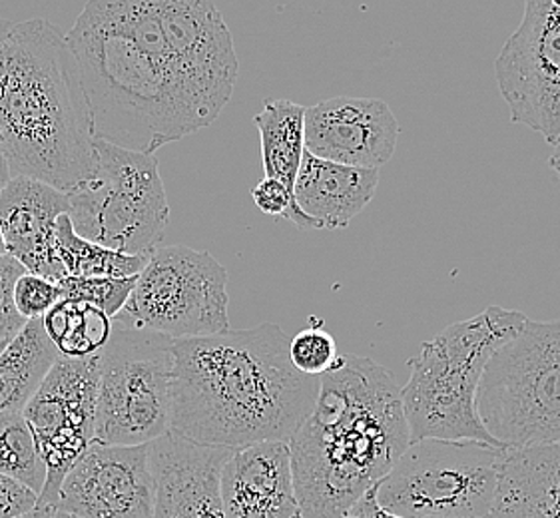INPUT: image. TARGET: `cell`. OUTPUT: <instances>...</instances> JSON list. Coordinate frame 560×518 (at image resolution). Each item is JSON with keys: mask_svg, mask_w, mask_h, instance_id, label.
<instances>
[{"mask_svg": "<svg viewBox=\"0 0 560 518\" xmlns=\"http://www.w3.org/2000/svg\"><path fill=\"white\" fill-rule=\"evenodd\" d=\"M170 431L206 447L285 440L312 413L322 377L298 372L276 323L228 329L172 345Z\"/></svg>", "mask_w": 560, "mask_h": 518, "instance_id": "6da1fadb", "label": "cell"}, {"mask_svg": "<svg viewBox=\"0 0 560 518\" xmlns=\"http://www.w3.org/2000/svg\"><path fill=\"white\" fill-rule=\"evenodd\" d=\"M401 389L377 361L341 353L290 439L302 518H339L409 447Z\"/></svg>", "mask_w": 560, "mask_h": 518, "instance_id": "7a4b0ae2", "label": "cell"}, {"mask_svg": "<svg viewBox=\"0 0 560 518\" xmlns=\"http://www.w3.org/2000/svg\"><path fill=\"white\" fill-rule=\"evenodd\" d=\"M94 122L79 62L46 19L12 24L0 43V148L11 178L70 192L89 176Z\"/></svg>", "mask_w": 560, "mask_h": 518, "instance_id": "3957f363", "label": "cell"}, {"mask_svg": "<svg viewBox=\"0 0 560 518\" xmlns=\"http://www.w3.org/2000/svg\"><path fill=\"white\" fill-rule=\"evenodd\" d=\"M67 40L84 82L96 140L142 154L202 130L176 82L152 52L89 0Z\"/></svg>", "mask_w": 560, "mask_h": 518, "instance_id": "277c9868", "label": "cell"}, {"mask_svg": "<svg viewBox=\"0 0 560 518\" xmlns=\"http://www.w3.org/2000/svg\"><path fill=\"white\" fill-rule=\"evenodd\" d=\"M527 319L516 309L491 305L421 343L407 363L409 381L401 387L411 443L477 440L501 447L482 427L477 389L494 351L515 338Z\"/></svg>", "mask_w": 560, "mask_h": 518, "instance_id": "5b68a950", "label": "cell"}, {"mask_svg": "<svg viewBox=\"0 0 560 518\" xmlns=\"http://www.w3.org/2000/svg\"><path fill=\"white\" fill-rule=\"evenodd\" d=\"M477 413L504 449L560 445V319H527L494 351L477 389Z\"/></svg>", "mask_w": 560, "mask_h": 518, "instance_id": "8992f818", "label": "cell"}, {"mask_svg": "<svg viewBox=\"0 0 560 518\" xmlns=\"http://www.w3.org/2000/svg\"><path fill=\"white\" fill-rule=\"evenodd\" d=\"M156 154L96 140L89 176L68 198L80 237L128 256H152L170 222V203Z\"/></svg>", "mask_w": 560, "mask_h": 518, "instance_id": "52a82bcc", "label": "cell"}, {"mask_svg": "<svg viewBox=\"0 0 560 518\" xmlns=\"http://www.w3.org/2000/svg\"><path fill=\"white\" fill-rule=\"evenodd\" d=\"M504 451L477 440L409 443L375 486L377 503L404 518H489Z\"/></svg>", "mask_w": 560, "mask_h": 518, "instance_id": "ba28073f", "label": "cell"}, {"mask_svg": "<svg viewBox=\"0 0 560 518\" xmlns=\"http://www.w3.org/2000/svg\"><path fill=\"white\" fill-rule=\"evenodd\" d=\"M113 338L98 353L94 440L148 445L170 433L174 341L113 319Z\"/></svg>", "mask_w": 560, "mask_h": 518, "instance_id": "9c48e42d", "label": "cell"}, {"mask_svg": "<svg viewBox=\"0 0 560 518\" xmlns=\"http://www.w3.org/2000/svg\"><path fill=\"white\" fill-rule=\"evenodd\" d=\"M228 270L210 251L156 248L116 317L164 338H208L230 329Z\"/></svg>", "mask_w": 560, "mask_h": 518, "instance_id": "30bf717a", "label": "cell"}, {"mask_svg": "<svg viewBox=\"0 0 560 518\" xmlns=\"http://www.w3.org/2000/svg\"><path fill=\"white\" fill-rule=\"evenodd\" d=\"M170 67L198 122L218 120L237 82L236 48L212 0H154Z\"/></svg>", "mask_w": 560, "mask_h": 518, "instance_id": "8fae6325", "label": "cell"}, {"mask_svg": "<svg viewBox=\"0 0 560 518\" xmlns=\"http://www.w3.org/2000/svg\"><path fill=\"white\" fill-rule=\"evenodd\" d=\"M511 122L549 144L560 142V11L549 0H525L521 24L494 60Z\"/></svg>", "mask_w": 560, "mask_h": 518, "instance_id": "7c38bea8", "label": "cell"}, {"mask_svg": "<svg viewBox=\"0 0 560 518\" xmlns=\"http://www.w3.org/2000/svg\"><path fill=\"white\" fill-rule=\"evenodd\" d=\"M98 391V355L89 360L58 357L38 391L24 405L46 467V485L38 503L55 507L58 491L72 464L94 443Z\"/></svg>", "mask_w": 560, "mask_h": 518, "instance_id": "4fadbf2b", "label": "cell"}, {"mask_svg": "<svg viewBox=\"0 0 560 518\" xmlns=\"http://www.w3.org/2000/svg\"><path fill=\"white\" fill-rule=\"evenodd\" d=\"M148 445L94 440L65 476L55 508L74 518H152L156 483Z\"/></svg>", "mask_w": 560, "mask_h": 518, "instance_id": "5bb4252c", "label": "cell"}, {"mask_svg": "<svg viewBox=\"0 0 560 518\" xmlns=\"http://www.w3.org/2000/svg\"><path fill=\"white\" fill-rule=\"evenodd\" d=\"M399 122L380 98L337 96L305 108V150L317 158L380 169L393 158Z\"/></svg>", "mask_w": 560, "mask_h": 518, "instance_id": "9a60e30c", "label": "cell"}, {"mask_svg": "<svg viewBox=\"0 0 560 518\" xmlns=\"http://www.w3.org/2000/svg\"><path fill=\"white\" fill-rule=\"evenodd\" d=\"M148 447L156 483L152 518H225L220 471L234 449L206 447L174 431Z\"/></svg>", "mask_w": 560, "mask_h": 518, "instance_id": "2e32d148", "label": "cell"}, {"mask_svg": "<svg viewBox=\"0 0 560 518\" xmlns=\"http://www.w3.org/2000/svg\"><path fill=\"white\" fill-rule=\"evenodd\" d=\"M220 496L225 518H302L290 445L261 440L234 449L220 471Z\"/></svg>", "mask_w": 560, "mask_h": 518, "instance_id": "e0dca14e", "label": "cell"}, {"mask_svg": "<svg viewBox=\"0 0 560 518\" xmlns=\"http://www.w3.org/2000/svg\"><path fill=\"white\" fill-rule=\"evenodd\" d=\"M68 214L67 193L45 181L14 176L0 190V229L7 254L48 282L65 280L58 261L57 224Z\"/></svg>", "mask_w": 560, "mask_h": 518, "instance_id": "ac0fdd59", "label": "cell"}, {"mask_svg": "<svg viewBox=\"0 0 560 518\" xmlns=\"http://www.w3.org/2000/svg\"><path fill=\"white\" fill-rule=\"evenodd\" d=\"M377 186L380 169L337 164L305 150L293 200L317 229H339L370 205Z\"/></svg>", "mask_w": 560, "mask_h": 518, "instance_id": "d6986e66", "label": "cell"}, {"mask_svg": "<svg viewBox=\"0 0 560 518\" xmlns=\"http://www.w3.org/2000/svg\"><path fill=\"white\" fill-rule=\"evenodd\" d=\"M489 518H560V445L504 451Z\"/></svg>", "mask_w": 560, "mask_h": 518, "instance_id": "ffe728a7", "label": "cell"}, {"mask_svg": "<svg viewBox=\"0 0 560 518\" xmlns=\"http://www.w3.org/2000/svg\"><path fill=\"white\" fill-rule=\"evenodd\" d=\"M58 357L43 319L26 321L0 351V413L23 411Z\"/></svg>", "mask_w": 560, "mask_h": 518, "instance_id": "44dd1931", "label": "cell"}, {"mask_svg": "<svg viewBox=\"0 0 560 518\" xmlns=\"http://www.w3.org/2000/svg\"><path fill=\"white\" fill-rule=\"evenodd\" d=\"M254 125L261 140L266 178L280 181L293 193L305 152V108L292 101H266Z\"/></svg>", "mask_w": 560, "mask_h": 518, "instance_id": "7402d4cb", "label": "cell"}, {"mask_svg": "<svg viewBox=\"0 0 560 518\" xmlns=\"http://www.w3.org/2000/svg\"><path fill=\"white\" fill-rule=\"evenodd\" d=\"M43 326L60 357L89 360L106 348L114 323L98 307L62 297L43 317Z\"/></svg>", "mask_w": 560, "mask_h": 518, "instance_id": "603a6c76", "label": "cell"}, {"mask_svg": "<svg viewBox=\"0 0 560 518\" xmlns=\"http://www.w3.org/2000/svg\"><path fill=\"white\" fill-rule=\"evenodd\" d=\"M57 254L65 278H135L144 270L150 258L128 256L80 237L68 214L58 217Z\"/></svg>", "mask_w": 560, "mask_h": 518, "instance_id": "cb8c5ba5", "label": "cell"}, {"mask_svg": "<svg viewBox=\"0 0 560 518\" xmlns=\"http://www.w3.org/2000/svg\"><path fill=\"white\" fill-rule=\"evenodd\" d=\"M0 474L40 496L46 485V467L23 411L0 413Z\"/></svg>", "mask_w": 560, "mask_h": 518, "instance_id": "d4e9b609", "label": "cell"}, {"mask_svg": "<svg viewBox=\"0 0 560 518\" xmlns=\"http://www.w3.org/2000/svg\"><path fill=\"white\" fill-rule=\"evenodd\" d=\"M135 278H79L70 275L58 282L62 297L94 305L108 317H116L124 309L135 290Z\"/></svg>", "mask_w": 560, "mask_h": 518, "instance_id": "484cf974", "label": "cell"}, {"mask_svg": "<svg viewBox=\"0 0 560 518\" xmlns=\"http://www.w3.org/2000/svg\"><path fill=\"white\" fill-rule=\"evenodd\" d=\"M336 338L327 331L322 319L312 317V323L290 339V361L293 367L310 377H324L339 360Z\"/></svg>", "mask_w": 560, "mask_h": 518, "instance_id": "4316f807", "label": "cell"}, {"mask_svg": "<svg viewBox=\"0 0 560 518\" xmlns=\"http://www.w3.org/2000/svg\"><path fill=\"white\" fill-rule=\"evenodd\" d=\"M14 305L16 311L26 319H43V317L62 299V292L58 283L48 282L40 275L23 273L14 283Z\"/></svg>", "mask_w": 560, "mask_h": 518, "instance_id": "83f0119b", "label": "cell"}, {"mask_svg": "<svg viewBox=\"0 0 560 518\" xmlns=\"http://www.w3.org/2000/svg\"><path fill=\"white\" fill-rule=\"evenodd\" d=\"M252 198H254L256 205L266 215L285 217V220L293 222L300 229H317L314 222L298 208V203L293 200V193L278 180L264 178L254 188Z\"/></svg>", "mask_w": 560, "mask_h": 518, "instance_id": "f1b7e54d", "label": "cell"}, {"mask_svg": "<svg viewBox=\"0 0 560 518\" xmlns=\"http://www.w3.org/2000/svg\"><path fill=\"white\" fill-rule=\"evenodd\" d=\"M23 273L26 270L21 261L9 254L0 258V343H9L26 323V319L16 311L12 297L14 283Z\"/></svg>", "mask_w": 560, "mask_h": 518, "instance_id": "f546056e", "label": "cell"}, {"mask_svg": "<svg viewBox=\"0 0 560 518\" xmlns=\"http://www.w3.org/2000/svg\"><path fill=\"white\" fill-rule=\"evenodd\" d=\"M38 505V495L31 488L0 474V518H21Z\"/></svg>", "mask_w": 560, "mask_h": 518, "instance_id": "4dcf8cb0", "label": "cell"}, {"mask_svg": "<svg viewBox=\"0 0 560 518\" xmlns=\"http://www.w3.org/2000/svg\"><path fill=\"white\" fill-rule=\"evenodd\" d=\"M351 510L358 515L359 518H404L392 515L387 510H383L377 503V496H375V486L368 491L365 495L359 498L358 503L351 507Z\"/></svg>", "mask_w": 560, "mask_h": 518, "instance_id": "1f68e13d", "label": "cell"}, {"mask_svg": "<svg viewBox=\"0 0 560 518\" xmlns=\"http://www.w3.org/2000/svg\"><path fill=\"white\" fill-rule=\"evenodd\" d=\"M21 518H58V510L55 507H48V505L38 503L34 510H31L28 515H24V517Z\"/></svg>", "mask_w": 560, "mask_h": 518, "instance_id": "d6a6232c", "label": "cell"}, {"mask_svg": "<svg viewBox=\"0 0 560 518\" xmlns=\"http://www.w3.org/2000/svg\"><path fill=\"white\" fill-rule=\"evenodd\" d=\"M11 180V172H9V166H7V160H4V154H2V148H0V190L4 188V184Z\"/></svg>", "mask_w": 560, "mask_h": 518, "instance_id": "836d02e7", "label": "cell"}, {"mask_svg": "<svg viewBox=\"0 0 560 518\" xmlns=\"http://www.w3.org/2000/svg\"><path fill=\"white\" fill-rule=\"evenodd\" d=\"M549 164L550 168L555 169L560 176V142L555 146V152H552V156H550Z\"/></svg>", "mask_w": 560, "mask_h": 518, "instance_id": "e575fe53", "label": "cell"}, {"mask_svg": "<svg viewBox=\"0 0 560 518\" xmlns=\"http://www.w3.org/2000/svg\"><path fill=\"white\" fill-rule=\"evenodd\" d=\"M12 24L14 23H11V21H0V43L4 40L7 34L11 33Z\"/></svg>", "mask_w": 560, "mask_h": 518, "instance_id": "d590c367", "label": "cell"}, {"mask_svg": "<svg viewBox=\"0 0 560 518\" xmlns=\"http://www.w3.org/2000/svg\"><path fill=\"white\" fill-rule=\"evenodd\" d=\"M7 256V244H4V237H2V229H0V258Z\"/></svg>", "mask_w": 560, "mask_h": 518, "instance_id": "8d00e7d4", "label": "cell"}, {"mask_svg": "<svg viewBox=\"0 0 560 518\" xmlns=\"http://www.w3.org/2000/svg\"><path fill=\"white\" fill-rule=\"evenodd\" d=\"M549 2L555 7V9H559L560 11V0H549Z\"/></svg>", "mask_w": 560, "mask_h": 518, "instance_id": "74e56055", "label": "cell"}, {"mask_svg": "<svg viewBox=\"0 0 560 518\" xmlns=\"http://www.w3.org/2000/svg\"><path fill=\"white\" fill-rule=\"evenodd\" d=\"M58 518H74V517H68V515H62V513H58Z\"/></svg>", "mask_w": 560, "mask_h": 518, "instance_id": "f35d334b", "label": "cell"}, {"mask_svg": "<svg viewBox=\"0 0 560 518\" xmlns=\"http://www.w3.org/2000/svg\"><path fill=\"white\" fill-rule=\"evenodd\" d=\"M4 345H7V343H0V351L4 350Z\"/></svg>", "mask_w": 560, "mask_h": 518, "instance_id": "ab89813d", "label": "cell"}]
</instances>
